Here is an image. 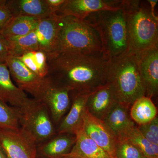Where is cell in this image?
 Wrapping results in <instances>:
<instances>
[{"instance_id": "cell-15", "label": "cell", "mask_w": 158, "mask_h": 158, "mask_svg": "<svg viewBox=\"0 0 158 158\" xmlns=\"http://www.w3.org/2000/svg\"><path fill=\"white\" fill-rule=\"evenodd\" d=\"M72 94L73 103L68 114L60 123L58 133L72 134L76 133L82 127L83 116L89 94L80 93L76 91H70Z\"/></svg>"}, {"instance_id": "cell-32", "label": "cell", "mask_w": 158, "mask_h": 158, "mask_svg": "<svg viewBox=\"0 0 158 158\" xmlns=\"http://www.w3.org/2000/svg\"><path fill=\"white\" fill-rule=\"evenodd\" d=\"M0 158H7L0 142Z\"/></svg>"}, {"instance_id": "cell-19", "label": "cell", "mask_w": 158, "mask_h": 158, "mask_svg": "<svg viewBox=\"0 0 158 158\" xmlns=\"http://www.w3.org/2000/svg\"><path fill=\"white\" fill-rule=\"evenodd\" d=\"M103 121L111 129L118 139L124 138L135 126L130 116L129 108L118 102Z\"/></svg>"}, {"instance_id": "cell-4", "label": "cell", "mask_w": 158, "mask_h": 158, "mask_svg": "<svg viewBox=\"0 0 158 158\" xmlns=\"http://www.w3.org/2000/svg\"><path fill=\"white\" fill-rule=\"evenodd\" d=\"M107 82L117 101L129 109L136 100L146 96L138 55L127 53L109 61Z\"/></svg>"}, {"instance_id": "cell-21", "label": "cell", "mask_w": 158, "mask_h": 158, "mask_svg": "<svg viewBox=\"0 0 158 158\" xmlns=\"http://www.w3.org/2000/svg\"><path fill=\"white\" fill-rule=\"evenodd\" d=\"M76 136L72 134H62L55 137L39 148L42 156L47 158H58L68 153L73 147Z\"/></svg>"}, {"instance_id": "cell-24", "label": "cell", "mask_w": 158, "mask_h": 158, "mask_svg": "<svg viewBox=\"0 0 158 158\" xmlns=\"http://www.w3.org/2000/svg\"><path fill=\"white\" fill-rule=\"evenodd\" d=\"M17 58L38 77L45 78L47 76L48 63L44 53L40 50L32 51Z\"/></svg>"}, {"instance_id": "cell-18", "label": "cell", "mask_w": 158, "mask_h": 158, "mask_svg": "<svg viewBox=\"0 0 158 158\" xmlns=\"http://www.w3.org/2000/svg\"><path fill=\"white\" fill-rule=\"evenodd\" d=\"M6 6L12 16L23 15L41 19L53 15L45 0H8Z\"/></svg>"}, {"instance_id": "cell-13", "label": "cell", "mask_w": 158, "mask_h": 158, "mask_svg": "<svg viewBox=\"0 0 158 158\" xmlns=\"http://www.w3.org/2000/svg\"><path fill=\"white\" fill-rule=\"evenodd\" d=\"M117 102L112 86L107 82L89 94L86 108L92 116L103 121Z\"/></svg>"}, {"instance_id": "cell-14", "label": "cell", "mask_w": 158, "mask_h": 158, "mask_svg": "<svg viewBox=\"0 0 158 158\" xmlns=\"http://www.w3.org/2000/svg\"><path fill=\"white\" fill-rule=\"evenodd\" d=\"M138 56L146 96L151 98L158 93V47L146 51Z\"/></svg>"}, {"instance_id": "cell-2", "label": "cell", "mask_w": 158, "mask_h": 158, "mask_svg": "<svg viewBox=\"0 0 158 158\" xmlns=\"http://www.w3.org/2000/svg\"><path fill=\"white\" fill-rule=\"evenodd\" d=\"M84 20L97 32L101 41L103 56L108 61L128 53L127 20L122 8L96 11Z\"/></svg>"}, {"instance_id": "cell-20", "label": "cell", "mask_w": 158, "mask_h": 158, "mask_svg": "<svg viewBox=\"0 0 158 158\" xmlns=\"http://www.w3.org/2000/svg\"><path fill=\"white\" fill-rule=\"evenodd\" d=\"M40 19L23 15L12 16L0 34L6 38L27 35L36 30Z\"/></svg>"}, {"instance_id": "cell-7", "label": "cell", "mask_w": 158, "mask_h": 158, "mask_svg": "<svg viewBox=\"0 0 158 158\" xmlns=\"http://www.w3.org/2000/svg\"><path fill=\"white\" fill-rule=\"evenodd\" d=\"M5 62L18 87L30 93L34 98L40 99L50 84V79L38 77L17 58L9 56Z\"/></svg>"}, {"instance_id": "cell-12", "label": "cell", "mask_w": 158, "mask_h": 158, "mask_svg": "<svg viewBox=\"0 0 158 158\" xmlns=\"http://www.w3.org/2000/svg\"><path fill=\"white\" fill-rule=\"evenodd\" d=\"M70 91L68 88L56 84L51 80L50 84L39 99L48 108L53 121L56 124L59 123L69 108Z\"/></svg>"}, {"instance_id": "cell-29", "label": "cell", "mask_w": 158, "mask_h": 158, "mask_svg": "<svg viewBox=\"0 0 158 158\" xmlns=\"http://www.w3.org/2000/svg\"><path fill=\"white\" fill-rule=\"evenodd\" d=\"M6 2L7 0H0V31L12 16Z\"/></svg>"}, {"instance_id": "cell-10", "label": "cell", "mask_w": 158, "mask_h": 158, "mask_svg": "<svg viewBox=\"0 0 158 158\" xmlns=\"http://www.w3.org/2000/svg\"><path fill=\"white\" fill-rule=\"evenodd\" d=\"M82 128L87 136L113 158L118 138L103 121L96 118L85 109L83 116Z\"/></svg>"}, {"instance_id": "cell-22", "label": "cell", "mask_w": 158, "mask_h": 158, "mask_svg": "<svg viewBox=\"0 0 158 158\" xmlns=\"http://www.w3.org/2000/svg\"><path fill=\"white\" fill-rule=\"evenodd\" d=\"M130 114L133 121L140 125L148 123L157 117V110L151 98L144 96L134 102Z\"/></svg>"}, {"instance_id": "cell-23", "label": "cell", "mask_w": 158, "mask_h": 158, "mask_svg": "<svg viewBox=\"0 0 158 158\" xmlns=\"http://www.w3.org/2000/svg\"><path fill=\"white\" fill-rule=\"evenodd\" d=\"M9 56L19 58L27 53L39 50L35 31L24 36L6 38Z\"/></svg>"}, {"instance_id": "cell-30", "label": "cell", "mask_w": 158, "mask_h": 158, "mask_svg": "<svg viewBox=\"0 0 158 158\" xmlns=\"http://www.w3.org/2000/svg\"><path fill=\"white\" fill-rule=\"evenodd\" d=\"M9 56L7 40L5 37L0 34V62H6Z\"/></svg>"}, {"instance_id": "cell-6", "label": "cell", "mask_w": 158, "mask_h": 158, "mask_svg": "<svg viewBox=\"0 0 158 158\" xmlns=\"http://www.w3.org/2000/svg\"><path fill=\"white\" fill-rule=\"evenodd\" d=\"M19 123L36 143L50 139L55 135L54 124L46 105L40 100L29 98L19 108Z\"/></svg>"}, {"instance_id": "cell-5", "label": "cell", "mask_w": 158, "mask_h": 158, "mask_svg": "<svg viewBox=\"0 0 158 158\" xmlns=\"http://www.w3.org/2000/svg\"><path fill=\"white\" fill-rule=\"evenodd\" d=\"M60 15L59 54L103 55L100 38L92 27L85 20Z\"/></svg>"}, {"instance_id": "cell-28", "label": "cell", "mask_w": 158, "mask_h": 158, "mask_svg": "<svg viewBox=\"0 0 158 158\" xmlns=\"http://www.w3.org/2000/svg\"><path fill=\"white\" fill-rule=\"evenodd\" d=\"M142 135L151 143L158 145V118L156 117L148 123L138 127Z\"/></svg>"}, {"instance_id": "cell-3", "label": "cell", "mask_w": 158, "mask_h": 158, "mask_svg": "<svg viewBox=\"0 0 158 158\" xmlns=\"http://www.w3.org/2000/svg\"><path fill=\"white\" fill-rule=\"evenodd\" d=\"M127 20L128 53L140 55L158 47V19L152 8L140 1H122Z\"/></svg>"}, {"instance_id": "cell-25", "label": "cell", "mask_w": 158, "mask_h": 158, "mask_svg": "<svg viewBox=\"0 0 158 158\" xmlns=\"http://www.w3.org/2000/svg\"><path fill=\"white\" fill-rule=\"evenodd\" d=\"M124 138L140 149L146 157H158V145L152 144L144 138L138 127L135 126L123 138Z\"/></svg>"}, {"instance_id": "cell-27", "label": "cell", "mask_w": 158, "mask_h": 158, "mask_svg": "<svg viewBox=\"0 0 158 158\" xmlns=\"http://www.w3.org/2000/svg\"><path fill=\"white\" fill-rule=\"evenodd\" d=\"M116 158H146L143 152L126 138L118 139L115 150Z\"/></svg>"}, {"instance_id": "cell-9", "label": "cell", "mask_w": 158, "mask_h": 158, "mask_svg": "<svg viewBox=\"0 0 158 158\" xmlns=\"http://www.w3.org/2000/svg\"><path fill=\"white\" fill-rule=\"evenodd\" d=\"M60 18L55 14L41 19L35 31L39 50L45 54L48 61L59 54Z\"/></svg>"}, {"instance_id": "cell-16", "label": "cell", "mask_w": 158, "mask_h": 158, "mask_svg": "<svg viewBox=\"0 0 158 158\" xmlns=\"http://www.w3.org/2000/svg\"><path fill=\"white\" fill-rule=\"evenodd\" d=\"M75 135V142L70 151L58 158H113L86 135L82 127Z\"/></svg>"}, {"instance_id": "cell-17", "label": "cell", "mask_w": 158, "mask_h": 158, "mask_svg": "<svg viewBox=\"0 0 158 158\" xmlns=\"http://www.w3.org/2000/svg\"><path fill=\"white\" fill-rule=\"evenodd\" d=\"M24 91L15 86L11 81L8 66L6 62H0V101L20 108L28 100Z\"/></svg>"}, {"instance_id": "cell-26", "label": "cell", "mask_w": 158, "mask_h": 158, "mask_svg": "<svg viewBox=\"0 0 158 158\" xmlns=\"http://www.w3.org/2000/svg\"><path fill=\"white\" fill-rule=\"evenodd\" d=\"M20 127L19 108L0 101V130H17Z\"/></svg>"}, {"instance_id": "cell-11", "label": "cell", "mask_w": 158, "mask_h": 158, "mask_svg": "<svg viewBox=\"0 0 158 158\" xmlns=\"http://www.w3.org/2000/svg\"><path fill=\"white\" fill-rule=\"evenodd\" d=\"M121 2L118 0H65L57 14L84 20L96 11L120 9Z\"/></svg>"}, {"instance_id": "cell-31", "label": "cell", "mask_w": 158, "mask_h": 158, "mask_svg": "<svg viewBox=\"0 0 158 158\" xmlns=\"http://www.w3.org/2000/svg\"><path fill=\"white\" fill-rule=\"evenodd\" d=\"M45 2L51 13L55 14L59 12L65 0H45Z\"/></svg>"}, {"instance_id": "cell-34", "label": "cell", "mask_w": 158, "mask_h": 158, "mask_svg": "<svg viewBox=\"0 0 158 158\" xmlns=\"http://www.w3.org/2000/svg\"><path fill=\"white\" fill-rule=\"evenodd\" d=\"M146 158H158V157Z\"/></svg>"}, {"instance_id": "cell-33", "label": "cell", "mask_w": 158, "mask_h": 158, "mask_svg": "<svg viewBox=\"0 0 158 158\" xmlns=\"http://www.w3.org/2000/svg\"><path fill=\"white\" fill-rule=\"evenodd\" d=\"M40 157L39 156H38V157H37V158H46L45 157H44V158H43V157Z\"/></svg>"}, {"instance_id": "cell-8", "label": "cell", "mask_w": 158, "mask_h": 158, "mask_svg": "<svg viewBox=\"0 0 158 158\" xmlns=\"http://www.w3.org/2000/svg\"><path fill=\"white\" fill-rule=\"evenodd\" d=\"M0 142L7 158H37V143L22 128L0 130Z\"/></svg>"}, {"instance_id": "cell-1", "label": "cell", "mask_w": 158, "mask_h": 158, "mask_svg": "<svg viewBox=\"0 0 158 158\" xmlns=\"http://www.w3.org/2000/svg\"><path fill=\"white\" fill-rule=\"evenodd\" d=\"M48 63L47 77L71 91L89 94L107 83L109 61L103 55L62 53Z\"/></svg>"}]
</instances>
